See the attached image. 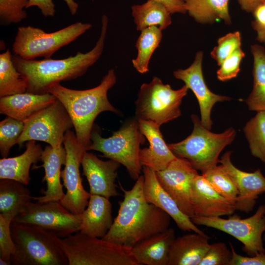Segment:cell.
Listing matches in <instances>:
<instances>
[{"instance_id": "obj_1", "label": "cell", "mask_w": 265, "mask_h": 265, "mask_svg": "<svg viewBox=\"0 0 265 265\" xmlns=\"http://www.w3.org/2000/svg\"><path fill=\"white\" fill-rule=\"evenodd\" d=\"M144 176L141 175L132 187L124 193L119 202L117 215L103 239L132 248L152 235L167 230L170 216L164 211L148 202L143 191Z\"/></svg>"}, {"instance_id": "obj_2", "label": "cell", "mask_w": 265, "mask_h": 265, "mask_svg": "<svg viewBox=\"0 0 265 265\" xmlns=\"http://www.w3.org/2000/svg\"><path fill=\"white\" fill-rule=\"evenodd\" d=\"M108 24V17L103 15L99 39L94 48L87 53L78 52L74 56L61 59H25L12 55L15 67L26 82V92L37 94L48 93L54 85L84 74L103 53Z\"/></svg>"}, {"instance_id": "obj_3", "label": "cell", "mask_w": 265, "mask_h": 265, "mask_svg": "<svg viewBox=\"0 0 265 265\" xmlns=\"http://www.w3.org/2000/svg\"><path fill=\"white\" fill-rule=\"evenodd\" d=\"M116 82L114 70L111 69L95 87L75 90L59 83L53 86L49 91L65 108L73 124L78 141L86 150L91 143L93 125L97 116L106 111L118 112L107 98L108 91Z\"/></svg>"}, {"instance_id": "obj_4", "label": "cell", "mask_w": 265, "mask_h": 265, "mask_svg": "<svg viewBox=\"0 0 265 265\" xmlns=\"http://www.w3.org/2000/svg\"><path fill=\"white\" fill-rule=\"evenodd\" d=\"M15 250L14 265H69L59 237L38 226L13 220L11 224Z\"/></svg>"}, {"instance_id": "obj_5", "label": "cell", "mask_w": 265, "mask_h": 265, "mask_svg": "<svg viewBox=\"0 0 265 265\" xmlns=\"http://www.w3.org/2000/svg\"><path fill=\"white\" fill-rule=\"evenodd\" d=\"M69 265H139L132 248L76 232L59 238Z\"/></svg>"}, {"instance_id": "obj_6", "label": "cell", "mask_w": 265, "mask_h": 265, "mask_svg": "<svg viewBox=\"0 0 265 265\" xmlns=\"http://www.w3.org/2000/svg\"><path fill=\"white\" fill-rule=\"evenodd\" d=\"M191 119V133L181 141L167 145L176 157L187 159L203 173L217 165L220 153L233 141L236 132L230 128L222 133H213L203 126L196 115L192 114Z\"/></svg>"}, {"instance_id": "obj_7", "label": "cell", "mask_w": 265, "mask_h": 265, "mask_svg": "<svg viewBox=\"0 0 265 265\" xmlns=\"http://www.w3.org/2000/svg\"><path fill=\"white\" fill-rule=\"evenodd\" d=\"M145 137L139 129L138 120L133 117L125 121L108 138L102 137L98 132L92 130L91 143L87 150L99 151L103 154L102 157L123 165L131 177L136 181L142 170L139 154L140 145L145 141Z\"/></svg>"}, {"instance_id": "obj_8", "label": "cell", "mask_w": 265, "mask_h": 265, "mask_svg": "<svg viewBox=\"0 0 265 265\" xmlns=\"http://www.w3.org/2000/svg\"><path fill=\"white\" fill-rule=\"evenodd\" d=\"M188 88L186 85L178 90L164 84L157 77L140 86L135 102V117L138 120L154 122L160 126L181 115L180 106Z\"/></svg>"}, {"instance_id": "obj_9", "label": "cell", "mask_w": 265, "mask_h": 265, "mask_svg": "<svg viewBox=\"0 0 265 265\" xmlns=\"http://www.w3.org/2000/svg\"><path fill=\"white\" fill-rule=\"evenodd\" d=\"M92 27L89 23L76 22L55 32L47 33L31 26L18 27L13 45L15 55L25 59L50 58L61 48L77 39Z\"/></svg>"}, {"instance_id": "obj_10", "label": "cell", "mask_w": 265, "mask_h": 265, "mask_svg": "<svg viewBox=\"0 0 265 265\" xmlns=\"http://www.w3.org/2000/svg\"><path fill=\"white\" fill-rule=\"evenodd\" d=\"M196 225H203L226 233L240 241L242 250L249 256L265 254L263 235L265 232V205H260L252 216L241 218L237 214L221 217L195 216L191 218Z\"/></svg>"}, {"instance_id": "obj_11", "label": "cell", "mask_w": 265, "mask_h": 265, "mask_svg": "<svg viewBox=\"0 0 265 265\" xmlns=\"http://www.w3.org/2000/svg\"><path fill=\"white\" fill-rule=\"evenodd\" d=\"M73 127L67 110L56 99L24 122V128L17 144L21 147L26 141L35 140L57 147L62 145L65 133Z\"/></svg>"}, {"instance_id": "obj_12", "label": "cell", "mask_w": 265, "mask_h": 265, "mask_svg": "<svg viewBox=\"0 0 265 265\" xmlns=\"http://www.w3.org/2000/svg\"><path fill=\"white\" fill-rule=\"evenodd\" d=\"M63 144L66 152V159L61 178L66 192L60 202L73 213L80 214L86 208L91 195L82 185L80 171L83 155L87 151L70 130L65 133Z\"/></svg>"}, {"instance_id": "obj_13", "label": "cell", "mask_w": 265, "mask_h": 265, "mask_svg": "<svg viewBox=\"0 0 265 265\" xmlns=\"http://www.w3.org/2000/svg\"><path fill=\"white\" fill-rule=\"evenodd\" d=\"M13 220L38 226L60 238L79 232L81 223L80 215L73 213L60 201L31 202Z\"/></svg>"}, {"instance_id": "obj_14", "label": "cell", "mask_w": 265, "mask_h": 265, "mask_svg": "<svg viewBox=\"0 0 265 265\" xmlns=\"http://www.w3.org/2000/svg\"><path fill=\"white\" fill-rule=\"evenodd\" d=\"M159 182L188 217L194 216L192 202V185L198 175L186 159L177 157L164 169L156 172Z\"/></svg>"}, {"instance_id": "obj_15", "label": "cell", "mask_w": 265, "mask_h": 265, "mask_svg": "<svg viewBox=\"0 0 265 265\" xmlns=\"http://www.w3.org/2000/svg\"><path fill=\"white\" fill-rule=\"evenodd\" d=\"M203 56L202 52H197L194 61L189 67L185 69L175 70L173 75L175 78L183 81L188 89L193 91L199 105L201 123L205 128L211 130L212 125L211 114L213 106L217 102L230 101L231 99L214 94L209 89L202 73Z\"/></svg>"}, {"instance_id": "obj_16", "label": "cell", "mask_w": 265, "mask_h": 265, "mask_svg": "<svg viewBox=\"0 0 265 265\" xmlns=\"http://www.w3.org/2000/svg\"><path fill=\"white\" fill-rule=\"evenodd\" d=\"M231 151L225 153L219 159L224 170L234 182L238 191L235 205L236 210L245 213L251 212L258 196L265 193V177L260 168L247 172L237 168L232 162Z\"/></svg>"}, {"instance_id": "obj_17", "label": "cell", "mask_w": 265, "mask_h": 265, "mask_svg": "<svg viewBox=\"0 0 265 265\" xmlns=\"http://www.w3.org/2000/svg\"><path fill=\"white\" fill-rule=\"evenodd\" d=\"M81 165L82 174L87 180L91 194L108 198L119 195L115 181L120 163L110 159L106 161L101 160L93 154L86 151L83 155Z\"/></svg>"}, {"instance_id": "obj_18", "label": "cell", "mask_w": 265, "mask_h": 265, "mask_svg": "<svg viewBox=\"0 0 265 265\" xmlns=\"http://www.w3.org/2000/svg\"><path fill=\"white\" fill-rule=\"evenodd\" d=\"M143 191L146 200L166 212L183 231L206 234L195 224L191 218L184 214L174 199L163 189L158 181L156 172L143 166Z\"/></svg>"}, {"instance_id": "obj_19", "label": "cell", "mask_w": 265, "mask_h": 265, "mask_svg": "<svg viewBox=\"0 0 265 265\" xmlns=\"http://www.w3.org/2000/svg\"><path fill=\"white\" fill-rule=\"evenodd\" d=\"M66 152L62 145L53 147L49 145L45 147L42 152L40 160L43 164L35 168L43 167L45 175L42 182H45L47 189L42 190L41 196L32 197V199L40 203L49 201H60L64 195V186L61 183V168L66 162Z\"/></svg>"}, {"instance_id": "obj_20", "label": "cell", "mask_w": 265, "mask_h": 265, "mask_svg": "<svg viewBox=\"0 0 265 265\" xmlns=\"http://www.w3.org/2000/svg\"><path fill=\"white\" fill-rule=\"evenodd\" d=\"M194 216L221 217L234 213L235 206L218 193L202 175H198L192 185Z\"/></svg>"}, {"instance_id": "obj_21", "label": "cell", "mask_w": 265, "mask_h": 265, "mask_svg": "<svg viewBox=\"0 0 265 265\" xmlns=\"http://www.w3.org/2000/svg\"><path fill=\"white\" fill-rule=\"evenodd\" d=\"M139 129L149 143V147L140 150L139 159L142 166L155 172L162 170L177 157L166 144L160 126L151 121L138 120Z\"/></svg>"}, {"instance_id": "obj_22", "label": "cell", "mask_w": 265, "mask_h": 265, "mask_svg": "<svg viewBox=\"0 0 265 265\" xmlns=\"http://www.w3.org/2000/svg\"><path fill=\"white\" fill-rule=\"evenodd\" d=\"M175 238L174 229L168 228L136 243L132 248V253L139 265H168L171 246Z\"/></svg>"}, {"instance_id": "obj_23", "label": "cell", "mask_w": 265, "mask_h": 265, "mask_svg": "<svg viewBox=\"0 0 265 265\" xmlns=\"http://www.w3.org/2000/svg\"><path fill=\"white\" fill-rule=\"evenodd\" d=\"M109 199L91 194L86 208L80 214L81 223L79 232L99 238L106 234L114 221L112 204Z\"/></svg>"}, {"instance_id": "obj_24", "label": "cell", "mask_w": 265, "mask_h": 265, "mask_svg": "<svg viewBox=\"0 0 265 265\" xmlns=\"http://www.w3.org/2000/svg\"><path fill=\"white\" fill-rule=\"evenodd\" d=\"M56 100L49 93L37 94L26 92L4 96L0 98V113L25 122Z\"/></svg>"}, {"instance_id": "obj_25", "label": "cell", "mask_w": 265, "mask_h": 265, "mask_svg": "<svg viewBox=\"0 0 265 265\" xmlns=\"http://www.w3.org/2000/svg\"><path fill=\"white\" fill-rule=\"evenodd\" d=\"M209 237L197 233L176 238L169 252L168 265H199L210 244Z\"/></svg>"}, {"instance_id": "obj_26", "label": "cell", "mask_w": 265, "mask_h": 265, "mask_svg": "<svg viewBox=\"0 0 265 265\" xmlns=\"http://www.w3.org/2000/svg\"><path fill=\"white\" fill-rule=\"evenodd\" d=\"M26 149L21 155L0 159V179H11L27 185L30 181V168L40 160L43 150L35 140L28 141Z\"/></svg>"}, {"instance_id": "obj_27", "label": "cell", "mask_w": 265, "mask_h": 265, "mask_svg": "<svg viewBox=\"0 0 265 265\" xmlns=\"http://www.w3.org/2000/svg\"><path fill=\"white\" fill-rule=\"evenodd\" d=\"M22 183L11 179L0 181V213L12 221L31 201L30 190Z\"/></svg>"}, {"instance_id": "obj_28", "label": "cell", "mask_w": 265, "mask_h": 265, "mask_svg": "<svg viewBox=\"0 0 265 265\" xmlns=\"http://www.w3.org/2000/svg\"><path fill=\"white\" fill-rule=\"evenodd\" d=\"M132 16L137 30L153 26H158L161 30L166 28L172 23L171 13L162 4L147 0L142 4L132 6Z\"/></svg>"}, {"instance_id": "obj_29", "label": "cell", "mask_w": 265, "mask_h": 265, "mask_svg": "<svg viewBox=\"0 0 265 265\" xmlns=\"http://www.w3.org/2000/svg\"><path fill=\"white\" fill-rule=\"evenodd\" d=\"M186 12L196 21L212 23L222 19L227 24L231 22L228 10L229 0H184Z\"/></svg>"}, {"instance_id": "obj_30", "label": "cell", "mask_w": 265, "mask_h": 265, "mask_svg": "<svg viewBox=\"0 0 265 265\" xmlns=\"http://www.w3.org/2000/svg\"><path fill=\"white\" fill-rule=\"evenodd\" d=\"M254 59L253 86L246 100L249 110L265 111V50L257 44L251 46Z\"/></svg>"}, {"instance_id": "obj_31", "label": "cell", "mask_w": 265, "mask_h": 265, "mask_svg": "<svg viewBox=\"0 0 265 265\" xmlns=\"http://www.w3.org/2000/svg\"><path fill=\"white\" fill-rule=\"evenodd\" d=\"M161 31L157 26L149 27L141 31L135 44L137 55L132 60L133 67L139 73L145 74L149 71L151 57L161 40Z\"/></svg>"}, {"instance_id": "obj_32", "label": "cell", "mask_w": 265, "mask_h": 265, "mask_svg": "<svg viewBox=\"0 0 265 265\" xmlns=\"http://www.w3.org/2000/svg\"><path fill=\"white\" fill-rule=\"evenodd\" d=\"M9 49L0 54V97L26 92V82L15 67Z\"/></svg>"}, {"instance_id": "obj_33", "label": "cell", "mask_w": 265, "mask_h": 265, "mask_svg": "<svg viewBox=\"0 0 265 265\" xmlns=\"http://www.w3.org/2000/svg\"><path fill=\"white\" fill-rule=\"evenodd\" d=\"M253 156L265 164V111H258L243 128Z\"/></svg>"}, {"instance_id": "obj_34", "label": "cell", "mask_w": 265, "mask_h": 265, "mask_svg": "<svg viewBox=\"0 0 265 265\" xmlns=\"http://www.w3.org/2000/svg\"><path fill=\"white\" fill-rule=\"evenodd\" d=\"M211 186L222 196L235 206L238 191L234 182L221 165L202 173Z\"/></svg>"}, {"instance_id": "obj_35", "label": "cell", "mask_w": 265, "mask_h": 265, "mask_svg": "<svg viewBox=\"0 0 265 265\" xmlns=\"http://www.w3.org/2000/svg\"><path fill=\"white\" fill-rule=\"evenodd\" d=\"M24 128V122L6 116L0 122V153L6 158L11 148L17 144Z\"/></svg>"}, {"instance_id": "obj_36", "label": "cell", "mask_w": 265, "mask_h": 265, "mask_svg": "<svg viewBox=\"0 0 265 265\" xmlns=\"http://www.w3.org/2000/svg\"><path fill=\"white\" fill-rule=\"evenodd\" d=\"M27 0H0V23L8 26L21 22L27 17Z\"/></svg>"}, {"instance_id": "obj_37", "label": "cell", "mask_w": 265, "mask_h": 265, "mask_svg": "<svg viewBox=\"0 0 265 265\" xmlns=\"http://www.w3.org/2000/svg\"><path fill=\"white\" fill-rule=\"evenodd\" d=\"M218 45L211 54L219 66L228 56L240 48L241 36L239 31L229 33L218 40Z\"/></svg>"}, {"instance_id": "obj_38", "label": "cell", "mask_w": 265, "mask_h": 265, "mask_svg": "<svg viewBox=\"0 0 265 265\" xmlns=\"http://www.w3.org/2000/svg\"><path fill=\"white\" fill-rule=\"evenodd\" d=\"M12 220L0 213V258L12 264L11 257L15 250L11 224Z\"/></svg>"}, {"instance_id": "obj_39", "label": "cell", "mask_w": 265, "mask_h": 265, "mask_svg": "<svg viewBox=\"0 0 265 265\" xmlns=\"http://www.w3.org/2000/svg\"><path fill=\"white\" fill-rule=\"evenodd\" d=\"M231 255V251L224 242L210 244L199 265H229Z\"/></svg>"}, {"instance_id": "obj_40", "label": "cell", "mask_w": 265, "mask_h": 265, "mask_svg": "<svg viewBox=\"0 0 265 265\" xmlns=\"http://www.w3.org/2000/svg\"><path fill=\"white\" fill-rule=\"evenodd\" d=\"M244 56V53L239 48L224 59L217 71L218 79L225 81L235 78L240 70V63Z\"/></svg>"}, {"instance_id": "obj_41", "label": "cell", "mask_w": 265, "mask_h": 265, "mask_svg": "<svg viewBox=\"0 0 265 265\" xmlns=\"http://www.w3.org/2000/svg\"><path fill=\"white\" fill-rule=\"evenodd\" d=\"M232 255L229 265H265V254L259 253L254 256H243L238 254L232 244L229 242Z\"/></svg>"}, {"instance_id": "obj_42", "label": "cell", "mask_w": 265, "mask_h": 265, "mask_svg": "<svg viewBox=\"0 0 265 265\" xmlns=\"http://www.w3.org/2000/svg\"><path fill=\"white\" fill-rule=\"evenodd\" d=\"M252 13L254 17L252 26L257 32V39L265 44V2L257 6Z\"/></svg>"}, {"instance_id": "obj_43", "label": "cell", "mask_w": 265, "mask_h": 265, "mask_svg": "<svg viewBox=\"0 0 265 265\" xmlns=\"http://www.w3.org/2000/svg\"><path fill=\"white\" fill-rule=\"evenodd\" d=\"M31 6L38 7L45 17H53L55 14V5L53 0H27L26 8Z\"/></svg>"}, {"instance_id": "obj_44", "label": "cell", "mask_w": 265, "mask_h": 265, "mask_svg": "<svg viewBox=\"0 0 265 265\" xmlns=\"http://www.w3.org/2000/svg\"><path fill=\"white\" fill-rule=\"evenodd\" d=\"M163 5L171 14H185L186 10L184 0H151Z\"/></svg>"}, {"instance_id": "obj_45", "label": "cell", "mask_w": 265, "mask_h": 265, "mask_svg": "<svg viewBox=\"0 0 265 265\" xmlns=\"http://www.w3.org/2000/svg\"><path fill=\"white\" fill-rule=\"evenodd\" d=\"M242 10L253 12L260 4L265 2V0H238Z\"/></svg>"}, {"instance_id": "obj_46", "label": "cell", "mask_w": 265, "mask_h": 265, "mask_svg": "<svg viewBox=\"0 0 265 265\" xmlns=\"http://www.w3.org/2000/svg\"><path fill=\"white\" fill-rule=\"evenodd\" d=\"M66 2L71 14L75 15L78 10L79 4L74 0H64Z\"/></svg>"}, {"instance_id": "obj_47", "label": "cell", "mask_w": 265, "mask_h": 265, "mask_svg": "<svg viewBox=\"0 0 265 265\" xmlns=\"http://www.w3.org/2000/svg\"><path fill=\"white\" fill-rule=\"evenodd\" d=\"M0 265H9V264L6 261L0 258Z\"/></svg>"}, {"instance_id": "obj_48", "label": "cell", "mask_w": 265, "mask_h": 265, "mask_svg": "<svg viewBox=\"0 0 265 265\" xmlns=\"http://www.w3.org/2000/svg\"></svg>"}]
</instances>
